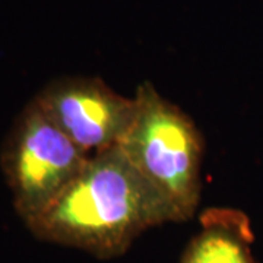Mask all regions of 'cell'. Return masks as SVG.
Instances as JSON below:
<instances>
[{
    "label": "cell",
    "mask_w": 263,
    "mask_h": 263,
    "mask_svg": "<svg viewBox=\"0 0 263 263\" xmlns=\"http://www.w3.org/2000/svg\"><path fill=\"white\" fill-rule=\"evenodd\" d=\"M133 97L136 113L117 146L174 208L180 222L189 221L202 193L203 136L190 116L149 82Z\"/></svg>",
    "instance_id": "obj_2"
},
{
    "label": "cell",
    "mask_w": 263,
    "mask_h": 263,
    "mask_svg": "<svg viewBox=\"0 0 263 263\" xmlns=\"http://www.w3.org/2000/svg\"><path fill=\"white\" fill-rule=\"evenodd\" d=\"M168 222H180L174 208L113 146L91 155L72 183L25 227L41 241L113 259L146 230Z\"/></svg>",
    "instance_id": "obj_1"
},
{
    "label": "cell",
    "mask_w": 263,
    "mask_h": 263,
    "mask_svg": "<svg viewBox=\"0 0 263 263\" xmlns=\"http://www.w3.org/2000/svg\"><path fill=\"white\" fill-rule=\"evenodd\" d=\"M89 157L34 98L22 108L2 143L0 168L25 226L72 183Z\"/></svg>",
    "instance_id": "obj_3"
},
{
    "label": "cell",
    "mask_w": 263,
    "mask_h": 263,
    "mask_svg": "<svg viewBox=\"0 0 263 263\" xmlns=\"http://www.w3.org/2000/svg\"><path fill=\"white\" fill-rule=\"evenodd\" d=\"M252 231L243 214L214 209L203 216L202 228L189 241L180 263H254Z\"/></svg>",
    "instance_id": "obj_5"
},
{
    "label": "cell",
    "mask_w": 263,
    "mask_h": 263,
    "mask_svg": "<svg viewBox=\"0 0 263 263\" xmlns=\"http://www.w3.org/2000/svg\"><path fill=\"white\" fill-rule=\"evenodd\" d=\"M34 100L88 155L117 146L136 113L135 97L120 95L100 78L54 79Z\"/></svg>",
    "instance_id": "obj_4"
}]
</instances>
